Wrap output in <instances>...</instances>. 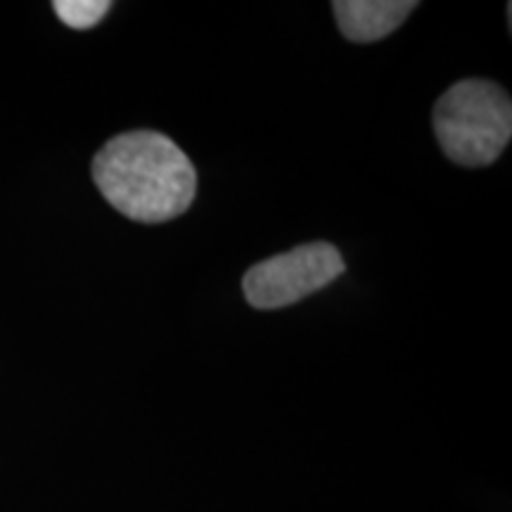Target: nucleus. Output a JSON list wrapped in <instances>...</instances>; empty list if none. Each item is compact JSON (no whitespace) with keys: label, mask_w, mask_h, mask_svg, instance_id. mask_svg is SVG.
Wrapping results in <instances>:
<instances>
[{"label":"nucleus","mask_w":512,"mask_h":512,"mask_svg":"<svg viewBox=\"0 0 512 512\" xmlns=\"http://www.w3.org/2000/svg\"><path fill=\"white\" fill-rule=\"evenodd\" d=\"M418 8L415 0H335L332 12L344 38L354 43L382 41Z\"/></svg>","instance_id":"nucleus-4"},{"label":"nucleus","mask_w":512,"mask_h":512,"mask_svg":"<svg viewBox=\"0 0 512 512\" xmlns=\"http://www.w3.org/2000/svg\"><path fill=\"white\" fill-rule=\"evenodd\" d=\"M110 0H55L53 10L69 29H91L110 12Z\"/></svg>","instance_id":"nucleus-5"},{"label":"nucleus","mask_w":512,"mask_h":512,"mask_svg":"<svg viewBox=\"0 0 512 512\" xmlns=\"http://www.w3.org/2000/svg\"><path fill=\"white\" fill-rule=\"evenodd\" d=\"M93 181L119 214L138 223L178 219L197 192L188 155L157 131H128L107 140L93 159Z\"/></svg>","instance_id":"nucleus-1"},{"label":"nucleus","mask_w":512,"mask_h":512,"mask_svg":"<svg viewBox=\"0 0 512 512\" xmlns=\"http://www.w3.org/2000/svg\"><path fill=\"white\" fill-rule=\"evenodd\" d=\"M344 268L347 266L335 245L306 242L249 268L242 278V292L249 306L259 311L285 309L335 283Z\"/></svg>","instance_id":"nucleus-3"},{"label":"nucleus","mask_w":512,"mask_h":512,"mask_svg":"<svg viewBox=\"0 0 512 512\" xmlns=\"http://www.w3.org/2000/svg\"><path fill=\"white\" fill-rule=\"evenodd\" d=\"M434 133L444 155L460 166L494 164L512 138L510 95L494 81H460L434 107Z\"/></svg>","instance_id":"nucleus-2"}]
</instances>
